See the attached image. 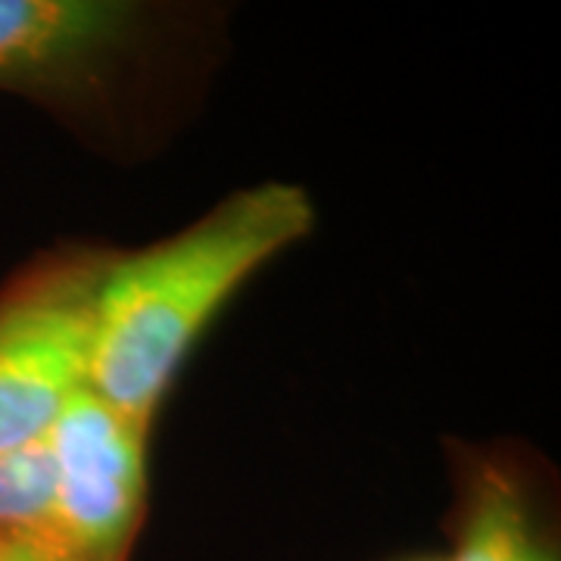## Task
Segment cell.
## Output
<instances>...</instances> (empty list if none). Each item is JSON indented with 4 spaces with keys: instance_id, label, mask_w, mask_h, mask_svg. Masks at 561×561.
<instances>
[{
    "instance_id": "obj_1",
    "label": "cell",
    "mask_w": 561,
    "mask_h": 561,
    "mask_svg": "<svg viewBox=\"0 0 561 561\" xmlns=\"http://www.w3.org/2000/svg\"><path fill=\"white\" fill-rule=\"evenodd\" d=\"M312 221L309 194L272 181L238 191L165 241L110 256L94 309L88 387L122 419L150 431L206 324Z\"/></svg>"
},
{
    "instance_id": "obj_6",
    "label": "cell",
    "mask_w": 561,
    "mask_h": 561,
    "mask_svg": "<svg viewBox=\"0 0 561 561\" xmlns=\"http://www.w3.org/2000/svg\"><path fill=\"white\" fill-rule=\"evenodd\" d=\"M0 534L54 542V461L44 440L0 453Z\"/></svg>"
},
{
    "instance_id": "obj_7",
    "label": "cell",
    "mask_w": 561,
    "mask_h": 561,
    "mask_svg": "<svg viewBox=\"0 0 561 561\" xmlns=\"http://www.w3.org/2000/svg\"><path fill=\"white\" fill-rule=\"evenodd\" d=\"M0 561H72L60 546L41 537L0 534Z\"/></svg>"
},
{
    "instance_id": "obj_2",
    "label": "cell",
    "mask_w": 561,
    "mask_h": 561,
    "mask_svg": "<svg viewBox=\"0 0 561 561\" xmlns=\"http://www.w3.org/2000/svg\"><path fill=\"white\" fill-rule=\"evenodd\" d=\"M106 262L110 253L69 250L0 290V453L44 440L88 383Z\"/></svg>"
},
{
    "instance_id": "obj_4",
    "label": "cell",
    "mask_w": 561,
    "mask_h": 561,
    "mask_svg": "<svg viewBox=\"0 0 561 561\" xmlns=\"http://www.w3.org/2000/svg\"><path fill=\"white\" fill-rule=\"evenodd\" d=\"M131 20L103 0H0V88L76 81L119 47Z\"/></svg>"
},
{
    "instance_id": "obj_3",
    "label": "cell",
    "mask_w": 561,
    "mask_h": 561,
    "mask_svg": "<svg viewBox=\"0 0 561 561\" xmlns=\"http://www.w3.org/2000/svg\"><path fill=\"white\" fill-rule=\"evenodd\" d=\"M147 434L84 383L44 437L54 542L72 561H125L147 500Z\"/></svg>"
},
{
    "instance_id": "obj_5",
    "label": "cell",
    "mask_w": 561,
    "mask_h": 561,
    "mask_svg": "<svg viewBox=\"0 0 561 561\" xmlns=\"http://www.w3.org/2000/svg\"><path fill=\"white\" fill-rule=\"evenodd\" d=\"M453 561H552L522 486L502 471L483 474L474 486Z\"/></svg>"
}]
</instances>
